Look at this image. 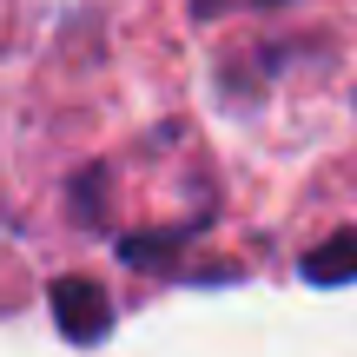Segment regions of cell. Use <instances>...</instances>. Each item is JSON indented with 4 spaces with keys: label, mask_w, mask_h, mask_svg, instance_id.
Returning <instances> with one entry per match:
<instances>
[{
    "label": "cell",
    "mask_w": 357,
    "mask_h": 357,
    "mask_svg": "<svg viewBox=\"0 0 357 357\" xmlns=\"http://www.w3.org/2000/svg\"><path fill=\"white\" fill-rule=\"evenodd\" d=\"M53 311H60V324L73 337H93L113 311H106V298H93V284L86 278H60V291H53Z\"/></svg>",
    "instance_id": "1"
},
{
    "label": "cell",
    "mask_w": 357,
    "mask_h": 357,
    "mask_svg": "<svg viewBox=\"0 0 357 357\" xmlns=\"http://www.w3.org/2000/svg\"><path fill=\"white\" fill-rule=\"evenodd\" d=\"M305 271H311L318 284H337V278H351V271H357V238H337L331 252H311V258H305Z\"/></svg>",
    "instance_id": "2"
}]
</instances>
